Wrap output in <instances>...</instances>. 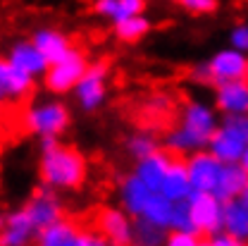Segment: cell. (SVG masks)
I'll use <instances>...</instances> for the list:
<instances>
[{"instance_id": "obj_1", "label": "cell", "mask_w": 248, "mask_h": 246, "mask_svg": "<svg viewBox=\"0 0 248 246\" xmlns=\"http://www.w3.org/2000/svg\"><path fill=\"white\" fill-rule=\"evenodd\" d=\"M38 177L41 184L53 191H74L89 177V160L74 146L58 139H41Z\"/></svg>"}, {"instance_id": "obj_2", "label": "cell", "mask_w": 248, "mask_h": 246, "mask_svg": "<svg viewBox=\"0 0 248 246\" xmlns=\"http://www.w3.org/2000/svg\"><path fill=\"white\" fill-rule=\"evenodd\" d=\"M217 129V113L203 100H186L179 113V124L165 134V148L172 155H188L208 148Z\"/></svg>"}, {"instance_id": "obj_3", "label": "cell", "mask_w": 248, "mask_h": 246, "mask_svg": "<svg viewBox=\"0 0 248 246\" xmlns=\"http://www.w3.org/2000/svg\"><path fill=\"white\" fill-rule=\"evenodd\" d=\"M22 124L29 134L38 139H58L69 129L72 113L69 105L60 98H43V100H33L24 110Z\"/></svg>"}, {"instance_id": "obj_4", "label": "cell", "mask_w": 248, "mask_h": 246, "mask_svg": "<svg viewBox=\"0 0 248 246\" xmlns=\"http://www.w3.org/2000/svg\"><path fill=\"white\" fill-rule=\"evenodd\" d=\"M86 67H89V60H86V55L79 48H72L69 53L62 55L60 60L48 62V69L41 77L46 91L53 93V96L72 93L77 82L81 79V74L86 72Z\"/></svg>"}, {"instance_id": "obj_5", "label": "cell", "mask_w": 248, "mask_h": 246, "mask_svg": "<svg viewBox=\"0 0 248 246\" xmlns=\"http://www.w3.org/2000/svg\"><path fill=\"white\" fill-rule=\"evenodd\" d=\"M108 65L105 62H93L86 67L81 79L74 86V100L84 113H95L105 105L108 100Z\"/></svg>"}, {"instance_id": "obj_6", "label": "cell", "mask_w": 248, "mask_h": 246, "mask_svg": "<svg viewBox=\"0 0 248 246\" xmlns=\"http://www.w3.org/2000/svg\"><path fill=\"white\" fill-rule=\"evenodd\" d=\"M186 203L198 237H213L222 232V201L217 196L208 191H191Z\"/></svg>"}, {"instance_id": "obj_7", "label": "cell", "mask_w": 248, "mask_h": 246, "mask_svg": "<svg viewBox=\"0 0 248 246\" xmlns=\"http://www.w3.org/2000/svg\"><path fill=\"white\" fill-rule=\"evenodd\" d=\"M246 144H248V134L232 117H227L222 124H217L215 134L208 141V151L222 163H239Z\"/></svg>"}, {"instance_id": "obj_8", "label": "cell", "mask_w": 248, "mask_h": 246, "mask_svg": "<svg viewBox=\"0 0 248 246\" xmlns=\"http://www.w3.org/2000/svg\"><path fill=\"white\" fill-rule=\"evenodd\" d=\"M184 163H186V172H188L191 189L193 191H208V194H213L224 163L217 160L208 148L196 151V153H188Z\"/></svg>"}, {"instance_id": "obj_9", "label": "cell", "mask_w": 248, "mask_h": 246, "mask_svg": "<svg viewBox=\"0 0 248 246\" xmlns=\"http://www.w3.org/2000/svg\"><path fill=\"white\" fill-rule=\"evenodd\" d=\"M24 211L29 213V217L33 220V225H36L38 230H43V227H48L50 222L64 217V206H62L58 191H53V189H48V186L33 191V196L24 203Z\"/></svg>"}, {"instance_id": "obj_10", "label": "cell", "mask_w": 248, "mask_h": 246, "mask_svg": "<svg viewBox=\"0 0 248 246\" xmlns=\"http://www.w3.org/2000/svg\"><path fill=\"white\" fill-rule=\"evenodd\" d=\"M36 234L38 227L22 206L5 213V227L0 230V246H31L36 242Z\"/></svg>"}, {"instance_id": "obj_11", "label": "cell", "mask_w": 248, "mask_h": 246, "mask_svg": "<svg viewBox=\"0 0 248 246\" xmlns=\"http://www.w3.org/2000/svg\"><path fill=\"white\" fill-rule=\"evenodd\" d=\"M131 225H134V217L124 213L122 208H105L98 215V232L108 239L110 246L131 244Z\"/></svg>"}, {"instance_id": "obj_12", "label": "cell", "mask_w": 248, "mask_h": 246, "mask_svg": "<svg viewBox=\"0 0 248 246\" xmlns=\"http://www.w3.org/2000/svg\"><path fill=\"white\" fill-rule=\"evenodd\" d=\"M215 105L224 115H248V82L241 77L215 84Z\"/></svg>"}, {"instance_id": "obj_13", "label": "cell", "mask_w": 248, "mask_h": 246, "mask_svg": "<svg viewBox=\"0 0 248 246\" xmlns=\"http://www.w3.org/2000/svg\"><path fill=\"white\" fill-rule=\"evenodd\" d=\"M208 69H210L213 84L241 79V77H244V69H246V55H244L241 50H236V48L217 50L215 55L208 60Z\"/></svg>"}, {"instance_id": "obj_14", "label": "cell", "mask_w": 248, "mask_h": 246, "mask_svg": "<svg viewBox=\"0 0 248 246\" xmlns=\"http://www.w3.org/2000/svg\"><path fill=\"white\" fill-rule=\"evenodd\" d=\"M5 58L12 62L15 67H19L22 72H27L29 77H33V79L43 77V72L48 69V60H46V55L33 46V41H31V38L29 41H17V43H12Z\"/></svg>"}, {"instance_id": "obj_15", "label": "cell", "mask_w": 248, "mask_h": 246, "mask_svg": "<svg viewBox=\"0 0 248 246\" xmlns=\"http://www.w3.org/2000/svg\"><path fill=\"white\" fill-rule=\"evenodd\" d=\"M81 227L67 217H60L50 222L48 227L38 230L36 234V246H81Z\"/></svg>"}, {"instance_id": "obj_16", "label": "cell", "mask_w": 248, "mask_h": 246, "mask_svg": "<svg viewBox=\"0 0 248 246\" xmlns=\"http://www.w3.org/2000/svg\"><path fill=\"white\" fill-rule=\"evenodd\" d=\"M172 158H174V155L170 153L167 148H157L155 153L146 155V158H141V160H136V165H134L131 172L148 186V189L157 191L162 177H165V172H167V167H170V163H172Z\"/></svg>"}, {"instance_id": "obj_17", "label": "cell", "mask_w": 248, "mask_h": 246, "mask_svg": "<svg viewBox=\"0 0 248 246\" xmlns=\"http://www.w3.org/2000/svg\"><path fill=\"white\" fill-rule=\"evenodd\" d=\"M0 89L5 93V98L22 100L33 89V77L22 72L19 67H15L7 58H0Z\"/></svg>"}, {"instance_id": "obj_18", "label": "cell", "mask_w": 248, "mask_h": 246, "mask_svg": "<svg viewBox=\"0 0 248 246\" xmlns=\"http://www.w3.org/2000/svg\"><path fill=\"white\" fill-rule=\"evenodd\" d=\"M246 186H248V170L246 167H244L241 163H224L213 196H217V198L224 203V201H229V198L241 196V194L246 191Z\"/></svg>"}, {"instance_id": "obj_19", "label": "cell", "mask_w": 248, "mask_h": 246, "mask_svg": "<svg viewBox=\"0 0 248 246\" xmlns=\"http://www.w3.org/2000/svg\"><path fill=\"white\" fill-rule=\"evenodd\" d=\"M222 230L241 242H248V198L236 196L222 203Z\"/></svg>"}, {"instance_id": "obj_20", "label": "cell", "mask_w": 248, "mask_h": 246, "mask_svg": "<svg viewBox=\"0 0 248 246\" xmlns=\"http://www.w3.org/2000/svg\"><path fill=\"white\" fill-rule=\"evenodd\" d=\"M157 191H160L162 196H167L170 201H184V198H188V194L193 191V189H191V182H188L186 163L179 155L172 158V163H170V167H167V172H165V177H162Z\"/></svg>"}, {"instance_id": "obj_21", "label": "cell", "mask_w": 248, "mask_h": 246, "mask_svg": "<svg viewBox=\"0 0 248 246\" xmlns=\"http://www.w3.org/2000/svg\"><path fill=\"white\" fill-rule=\"evenodd\" d=\"M151 194H153V189H148L134 172H129L120 184V208L131 217H139L146 201L151 198Z\"/></svg>"}, {"instance_id": "obj_22", "label": "cell", "mask_w": 248, "mask_h": 246, "mask_svg": "<svg viewBox=\"0 0 248 246\" xmlns=\"http://www.w3.org/2000/svg\"><path fill=\"white\" fill-rule=\"evenodd\" d=\"M33 46L46 55L48 62L60 60L64 53H69L74 46H72V38L67 33H62L60 29H53V27H43V29H36L31 36Z\"/></svg>"}, {"instance_id": "obj_23", "label": "cell", "mask_w": 248, "mask_h": 246, "mask_svg": "<svg viewBox=\"0 0 248 246\" xmlns=\"http://www.w3.org/2000/svg\"><path fill=\"white\" fill-rule=\"evenodd\" d=\"M93 10L115 24L120 19L131 17V15L146 12V0H95Z\"/></svg>"}, {"instance_id": "obj_24", "label": "cell", "mask_w": 248, "mask_h": 246, "mask_svg": "<svg viewBox=\"0 0 248 246\" xmlns=\"http://www.w3.org/2000/svg\"><path fill=\"white\" fill-rule=\"evenodd\" d=\"M151 29H153V22L146 17V12H141V15H131V17L120 19V22L112 24L115 38L122 41V43H136V41L146 38Z\"/></svg>"}, {"instance_id": "obj_25", "label": "cell", "mask_w": 248, "mask_h": 246, "mask_svg": "<svg viewBox=\"0 0 248 246\" xmlns=\"http://www.w3.org/2000/svg\"><path fill=\"white\" fill-rule=\"evenodd\" d=\"M170 230L155 225L146 217H134V225H131V244L136 246H162L165 237H167Z\"/></svg>"}, {"instance_id": "obj_26", "label": "cell", "mask_w": 248, "mask_h": 246, "mask_svg": "<svg viewBox=\"0 0 248 246\" xmlns=\"http://www.w3.org/2000/svg\"><path fill=\"white\" fill-rule=\"evenodd\" d=\"M160 148V139H157V134L151 131V129H136V131H131L129 136H126V141H124V151L131 155L134 160H141V158H146V155L155 153Z\"/></svg>"}, {"instance_id": "obj_27", "label": "cell", "mask_w": 248, "mask_h": 246, "mask_svg": "<svg viewBox=\"0 0 248 246\" xmlns=\"http://www.w3.org/2000/svg\"><path fill=\"white\" fill-rule=\"evenodd\" d=\"M172 206H174V201H170V198L162 196L160 191H153L151 198L146 201V206H143V211H141V215L139 217H146V220H151V222H155V225L170 230Z\"/></svg>"}, {"instance_id": "obj_28", "label": "cell", "mask_w": 248, "mask_h": 246, "mask_svg": "<svg viewBox=\"0 0 248 246\" xmlns=\"http://www.w3.org/2000/svg\"><path fill=\"white\" fill-rule=\"evenodd\" d=\"M170 230H172V232H193V234H196L186 198L184 201H174V206H172V217H170Z\"/></svg>"}, {"instance_id": "obj_29", "label": "cell", "mask_w": 248, "mask_h": 246, "mask_svg": "<svg viewBox=\"0 0 248 246\" xmlns=\"http://www.w3.org/2000/svg\"><path fill=\"white\" fill-rule=\"evenodd\" d=\"M188 15H213L219 7V0H177Z\"/></svg>"}, {"instance_id": "obj_30", "label": "cell", "mask_w": 248, "mask_h": 246, "mask_svg": "<svg viewBox=\"0 0 248 246\" xmlns=\"http://www.w3.org/2000/svg\"><path fill=\"white\" fill-rule=\"evenodd\" d=\"M201 244V237L193 234V232H167L162 246H198Z\"/></svg>"}, {"instance_id": "obj_31", "label": "cell", "mask_w": 248, "mask_h": 246, "mask_svg": "<svg viewBox=\"0 0 248 246\" xmlns=\"http://www.w3.org/2000/svg\"><path fill=\"white\" fill-rule=\"evenodd\" d=\"M229 43H232V48H236L241 53H248V24L234 27L232 33H229Z\"/></svg>"}, {"instance_id": "obj_32", "label": "cell", "mask_w": 248, "mask_h": 246, "mask_svg": "<svg viewBox=\"0 0 248 246\" xmlns=\"http://www.w3.org/2000/svg\"><path fill=\"white\" fill-rule=\"evenodd\" d=\"M81 246H110V244L98 230H84L81 232Z\"/></svg>"}, {"instance_id": "obj_33", "label": "cell", "mask_w": 248, "mask_h": 246, "mask_svg": "<svg viewBox=\"0 0 248 246\" xmlns=\"http://www.w3.org/2000/svg\"><path fill=\"white\" fill-rule=\"evenodd\" d=\"M210 239V244L213 246H246V242H241V239H236V237H232V234H227L224 230L222 232H217L213 237H208Z\"/></svg>"}, {"instance_id": "obj_34", "label": "cell", "mask_w": 248, "mask_h": 246, "mask_svg": "<svg viewBox=\"0 0 248 246\" xmlns=\"http://www.w3.org/2000/svg\"><path fill=\"white\" fill-rule=\"evenodd\" d=\"M191 79H193L196 84H213V79H210V69H208V62L196 65V67L191 69Z\"/></svg>"}, {"instance_id": "obj_35", "label": "cell", "mask_w": 248, "mask_h": 246, "mask_svg": "<svg viewBox=\"0 0 248 246\" xmlns=\"http://www.w3.org/2000/svg\"><path fill=\"white\" fill-rule=\"evenodd\" d=\"M148 105L155 108L157 113H160V110H167V108H170V98H167V96H153Z\"/></svg>"}, {"instance_id": "obj_36", "label": "cell", "mask_w": 248, "mask_h": 246, "mask_svg": "<svg viewBox=\"0 0 248 246\" xmlns=\"http://www.w3.org/2000/svg\"><path fill=\"white\" fill-rule=\"evenodd\" d=\"M239 163L248 170V144H246V148H244V153H241V158H239Z\"/></svg>"}, {"instance_id": "obj_37", "label": "cell", "mask_w": 248, "mask_h": 246, "mask_svg": "<svg viewBox=\"0 0 248 246\" xmlns=\"http://www.w3.org/2000/svg\"><path fill=\"white\" fill-rule=\"evenodd\" d=\"M198 246H213V244H210V239H201V244Z\"/></svg>"}, {"instance_id": "obj_38", "label": "cell", "mask_w": 248, "mask_h": 246, "mask_svg": "<svg viewBox=\"0 0 248 246\" xmlns=\"http://www.w3.org/2000/svg\"><path fill=\"white\" fill-rule=\"evenodd\" d=\"M5 227V213H0V230Z\"/></svg>"}, {"instance_id": "obj_39", "label": "cell", "mask_w": 248, "mask_h": 246, "mask_svg": "<svg viewBox=\"0 0 248 246\" xmlns=\"http://www.w3.org/2000/svg\"><path fill=\"white\" fill-rule=\"evenodd\" d=\"M244 79L248 82V58H246V69H244Z\"/></svg>"}, {"instance_id": "obj_40", "label": "cell", "mask_w": 248, "mask_h": 246, "mask_svg": "<svg viewBox=\"0 0 248 246\" xmlns=\"http://www.w3.org/2000/svg\"><path fill=\"white\" fill-rule=\"evenodd\" d=\"M5 103V93H2V89H0V105Z\"/></svg>"}, {"instance_id": "obj_41", "label": "cell", "mask_w": 248, "mask_h": 246, "mask_svg": "<svg viewBox=\"0 0 248 246\" xmlns=\"http://www.w3.org/2000/svg\"><path fill=\"white\" fill-rule=\"evenodd\" d=\"M241 196H246V198H248V186H246V191H244V194H241Z\"/></svg>"}, {"instance_id": "obj_42", "label": "cell", "mask_w": 248, "mask_h": 246, "mask_svg": "<svg viewBox=\"0 0 248 246\" xmlns=\"http://www.w3.org/2000/svg\"><path fill=\"white\" fill-rule=\"evenodd\" d=\"M129 246H136V244H129Z\"/></svg>"}, {"instance_id": "obj_43", "label": "cell", "mask_w": 248, "mask_h": 246, "mask_svg": "<svg viewBox=\"0 0 248 246\" xmlns=\"http://www.w3.org/2000/svg\"><path fill=\"white\" fill-rule=\"evenodd\" d=\"M172 2H177V0H172Z\"/></svg>"}]
</instances>
